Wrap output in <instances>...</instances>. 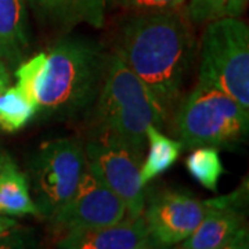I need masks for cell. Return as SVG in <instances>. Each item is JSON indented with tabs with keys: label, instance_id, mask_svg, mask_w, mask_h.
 <instances>
[{
	"label": "cell",
	"instance_id": "cell-25",
	"mask_svg": "<svg viewBox=\"0 0 249 249\" xmlns=\"http://www.w3.org/2000/svg\"><path fill=\"white\" fill-rule=\"evenodd\" d=\"M4 157H6V152H4V150H3L1 145H0V165H1V162L4 160Z\"/></svg>",
	"mask_w": 249,
	"mask_h": 249
},
{
	"label": "cell",
	"instance_id": "cell-26",
	"mask_svg": "<svg viewBox=\"0 0 249 249\" xmlns=\"http://www.w3.org/2000/svg\"><path fill=\"white\" fill-rule=\"evenodd\" d=\"M173 249H188V248H186V247H183V245H181V247H178V248H173Z\"/></svg>",
	"mask_w": 249,
	"mask_h": 249
},
{
	"label": "cell",
	"instance_id": "cell-4",
	"mask_svg": "<svg viewBox=\"0 0 249 249\" xmlns=\"http://www.w3.org/2000/svg\"><path fill=\"white\" fill-rule=\"evenodd\" d=\"M173 114L175 132L183 148L229 147L248 139V108L222 90L199 82Z\"/></svg>",
	"mask_w": 249,
	"mask_h": 249
},
{
	"label": "cell",
	"instance_id": "cell-23",
	"mask_svg": "<svg viewBox=\"0 0 249 249\" xmlns=\"http://www.w3.org/2000/svg\"><path fill=\"white\" fill-rule=\"evenodd\" d=\"M10 82H11V76H10L9 68L4 62L0 60V93L7 86H10Z\"/></svg>",
	"mask_w": 249,
	"mask_h": 249
},
{
	"label": "cell",
	"instance_id": "cell-3",
	"mask_svg": "<svg viewBox=\"0 0 249 249\" xmlns=\"http://www.w3.org/2000/svg\"><path fill=\"white\" fill-rule=\"evenodd\" d=\"M96 103L98 134L114 137L142 157L147 148V127L168 122L150 90L116 53L108 55Z\"/></svg>",
	"mask_w": 249,
	"mask_h": 249
},
{
	"label": "cell",
	"instance_id": "cell-1",
	"mask_svg": "<svg viewBox=\"0 0 249 249\" xmlns=\"http://www.w3.org/2000/svg\"><path fill=\"white\" fill-rule=\"evenodd\" d=\"M116 54L150 90L169 121L194 54L188 18L178 10L130 18L121 31Z\"/></svg>",
	"mask_w": 249,
	"mask_h": 249
},
{
	"label": "cell",
	"instance_id": "cell-21",
	"mask_svg": "<svg viewBox=\"0 0 249 249\" xmlns=\"http://www.w3.org/2000/svg\"><path fill=\"white\" fill-rule=\"evenodd\" d=\"M34 245V232L21 226L0 234V249H31Z\"/></svg>",
	"mask_w": 249,
	"mask_h": 249
},
{
	"label": "cell",
	"instance_id": "cell-2",
	"mask_svg": "<svg viewBox=\"0 0 249 249\" xmlns=\"http://www.w3.org/2000/svg\"><path fill=\"white\" fill-rule=\"evenodd\" d=\"M43 82L37 94L40 119H68L89 107L101 89L108 55L85 37H64L46 53Z\"/></svg>",
	"mask_w": 249,
	"mask_h": 249
},
{
	"label": "cell",
	"instance_id": "cell-19",
	"mask_svg": "<svg viewBox=\"0 0 249 249\" xmlns=\"http://www.w3.org/2000/svg\"><path fill=\"white\" fill-rule=\"evenodd\" d=\"M46 65H47V55L45 52L35 54L32 58L25 62H19L16 70V85L24 91L32 103L36 104L37 94L43 82ZM37 107V104H36Z\"/></svg>",
	"mask_w": 249,
	"mask_h": 249
},
{
	"label": "cell",
	"instance_id": "cell-24",
	"mask_svg": "<svg viewBox=\"0 0 249 249\" xmlns=\"http://www.w3.org/2000/svg\"><path fill=\"white\" fill-rule=\"evenodd\" d=\"M16 226H18V223L14 217H7V216L0 214V234L9 231L11 229H14Z\"/></svg>",
	"mask_w": 249,
	"mask_h": 249
},
{
	"label": "cell",
	"instance_id": "cell-27",
	"mask_svg": "<svg viewBox=\"0 0 249 249\" xmlns=\"http://www.w3.org/2000/svg\"><path fill=\"white\" fill-rule=\"evenodd\" d=\"M147 249H152V248H151V247H150V248H147Z\"/></svg>",
	"mask_w": 249,
	"mask_h": 249
},
{
	"label": "cell",
	"instance_id": "cell-20",
	"mask_svg": "<svg viewBox=\"0 0 249 249\" xmlns=\"http://www.w3.org/2000/svg\"><path fill=\"white\" fill-rule=\"evenodd\" d=\"M121 4L139 13H160L173 11L184 6L187 0H119Z\"/></svg>",
	"mask_w": 249,
	"mask_h": 249
},
{
	"label": "cell",
	"instance_id": "cell-6",
	"mask_svg": "<svg viewBox=\"0 0 249 249\" xmlns=\"http://www.w3.org/2000/svg\"><path fill=\"white\" fill-rule=\"evenodd\" d=\"M86 170L83 144L73 137L46 142L31 160L29 186L39 216L50 219L75 193Z\"/></svg>",
	"mask_w": 249,
	"mask_h": 249
},
{
	"label": "cell",
	"instance_id": "cell-18",
	"mask_svg": "<svg viewBox=\"0 0 249 249\" xmlns=\"http://www.w3.org/2000/svg\"><path fill=\"white\" fill-rule=\"evenodd\" d=\"M248 0H187L186 17L193 24H206L224 17H240Z\"/></svg>",
	"mask_w": 249,
	"mask_h": 249
},
{
	"label": "cell",
	"instance_id": "cell-11",
	"mask_svg": "<svg viewBox=\"0 0 249 249\" xmlns=\"http://www.w3.org/2000/svg\"><path fill=\"white\" fill-rule=\"evenodd\" d=\"M151 247L150 232L140 217H124V220L97 227L80 229L61 234L57 241L58 249H147Z\"/></svg>",
	"mask_w": 249,
	"mask_h": 249
},
{
	"label": "cell",
	"instance_id": "cell-13",
	"mask_svg": "<svg viewBox=\"0 0 249 249\" xmlns=\"http://www.w3.org/2000/svg\"><path fill=\"white\" fill-rule=\"evenodd\" d=\"M27 0H0V60L18 65L29 46Z\"/></svg>",
	"mask_w": 249,
	"mask_h": 249
},
{
	"label": "cell",
	"instance_id": "cell-8",
	"mask_svg": "<svg viewBox=\"0 0 249 249\" xmlns=\"http://www.w3.org/2000/svg\"><path fill=\"white\" fill-rule=\"evenodd\" d=\"M127 216L126 206L88 168L72 196L49 219L55 231L68 232L80 229L111 226Z\"/></svg>",
	"mask_w": 249,
	"mask_h": 249
},
{
	"label": "cell",
	"instance_id": "cell-17",
	"mask_svg": "<svg viewBox=\"0 0 249 249\" xmlns=\"http://www.w3.org/2000/svg\"><path fill=\"white\" fill-rule=\"evenodd\" d=\"M187 172L201 186L217 191L219 180L224 173L220 154L216 147H196L186 160Z\"/></svg>",
	"mask_w": 249,
	"mask_h": 249
},
{
	"label": "cell",
	"instance_id": "cell-22",
	"mask_svg": "<svg viewBox=\"0 0 249 249\" xmlns=\"http://www.w3.org/2000/svg\"><path fill=\"white\" fill-rule=\"evenodd\" d=\"M220 249H249V235L247 226L242 227L240 231Z\"/></svg>",
	"mask_w": 249,
	"mask_h": 249
},
{
	"label": "cell",
	"instance_id": "cell-15",
	"mask_svg": "<svg viewBox=\"0 0 249 249\" xmlns=\"http://www.w3.org/2000/svg\"><path fill=\"white\" fill-rule=\"evenodd\" d=\"M147 157L140 166V180L144 187L175 165L183 145L178 140L165 136L160 127L151 124L147 127Z\"/></svg>",
	"mask_w": 249,
	"mask_h": 249
},
{
	"label": "cell",
	"instance_id": "cell-16",
	"mask_svg": "<svg viewBox=\"0 0 249 249\" xmlns=\"http://www.w3.org/2000/svg\"><path fill=\"white\" fill-rule=\"evenodd\" d=\"M37 107L17 85H10L0 93V129L16 133L35 119Z\"/></svg>",
	"mask_w": 249,
	"mask_h": 249
},
{
	"label": "cell",
	"instance_id": "cell-7",
	"mask_svg": "<svg viewBox=\"0 0 249 249\" xmlns=\"http://www.w3.org/2000/svg\"><path fill=\"white\" fill-rule=\"evenodd\" d=\"M83 150L88 168L121 198L127 217L142 216L145 194L140 180L142 155L106 134H97Z\"/></svg>",
	"mask_w": 249,
	"mask_h": 249
},
{
	"label": "cell",
	"instance_id": "cell-10",
	"mask_svg": "<svg viewBox=\"0 0 249 249\" xmlns=\"http://www.w3.org/2000/svg\"><path fill=\"white\" fill-rule=\"evenodd\" d=\"M248 198L247 183L227 196L206 199V213L186 241L188 249H220L245 227Z\"/></svg>",
	"mask_w": 249,
	"mask_h": 249
},
{
	"label": "cell",
	"instance_id": "cell-9",
	"mask_svg": "<svg viewBox=\"0 0 249 249\" xmlns=\"http://www.w3.org/2000/svg\"><path fill=\"white\" fill-rule=\"evenodd\" d=\"M206 213V201L176 190H165L151 196L144 206L142 219L150 238L162 247L186 241Z\"/></svg>",
	"mask_w": 249,
	"mask_h": 249
},
{
	"label": "cell",
	"instance_id": "cell-12",
	"mask_svg": "<svg viewBox=\"0 0 249 249\" xmlns=\"http://www.w3.org/2000/svg\"><path fill=\"white\" fill-rule=\"evenodd\" d=\"M109 0H27L28 6L43 22L55 27L72 28L88 24L93 28L104 25Z\"/></svg>",
	"mask_w": 249,
	"mask_h": 249
},
{
	"label": "cell",
	"instance_id": "cell-5",
	"mask_svg": "<svg viewBox=\"0 0 249 249\" xmlns=\"http://www.w3.org/2000/svg\"><path fill=\"white\" fill-rule=\"evenodd\" d=\"M198 82L222 90L249 109V28L240 17L206 22Z\"/></svg>",
	"mask_w": 249,
	"mask_h": 249
},
{
	"label": "cell",
	"instance_id": "cell-14",
	"mask_svg": "<svg viewBox=\"0 0 249 249\" xmlns=\"http://www.w3.org/2000/svg\"><path fill=\"white\" fill-rule=\"evenodd\" d=\"M0 214L7 217L39 216L29 178L7 154L0 165Z\"/></svg>",
	"mask_w": 249,
	"mask_h": 249
}]
</instances>
